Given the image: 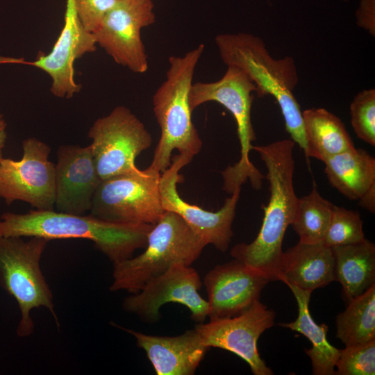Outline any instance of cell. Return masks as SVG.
<instances>
[{
	"instance_id": "4",
	"label": "cell",
	"mask_w": 375,
	"mask_h": 375,
	"mask_svg": "<svg viewBox=\"0 0 375 375\" xmlns=\"http://www.w3.org/2000/svg\"><path fill=\"white\" fill-rule=\"evenodd\" d=\"M204 49V44H200L183 56L169 57L165 80L153 96V110L161 135L150 167L160 173L169 167L174 149L193 158L202 147L192 119L189 93Z\"/></svg>"
},
{
	"instance_id": "6",
	"label": "cell",
	"mask_w": 375,
	"mask_h": 375,
	"mask_svg": "<svg viewBox=\"0 0 375 375\" xmlns=\"http://www.w3.org/2000/svg\"><path fill=\"white\" fill-rule=\"evenodd\" d=\"M254 92H257V88L244 71L235 66H227L219 80L192 83L189 93V104L192 112L201 104L215 101L228 110L236 122L240 158L238 162L221 172L223 190L231 194L241 190L242 185L248 179L253 188L258 190L262 186L263 175L249 158L252 142L256 140L251 116Z\"/></svg>"
},
{
	"instance_id": "13",
	"label": "cell",
	"mask_w": 375,
	"mask_h": 375,
	"mask_svg": "<svg viewBox=\"0 0 375 375\" xmlns=\"http://www.w3.org/2000/svg\"><path fill=\"white\" fill-rule=\"evenodd\" d=\"M192 158L185 154L174 156L169 167L160 175L159 190L162 207L165 211L178 215L206 245L212 244L217 250L224 252L233 235L232 224L240 190H235L226 199L222 207L216 212L185 201L177 191L176 185L181 181V176L178 172Z\"/></svg>"
},
{
	"instance_id": "9",
	"label": "cell",
	"mask_w": 375,
	"mask_h": 375,
	"mask_svg": "<svg viewBox=\"0 0 375 375\" xmlns=\"http://www.w3.org/2000/svg\"><path fill=\"white\" fill-rule=\"evenodd\" d=\"M96 168L102 180L140 171L138 156L152 143L150 133L132 111L115 107L108 115L94 121L88 131Z\"/></svg>"
},
{
	"instance_id": "27",
	"label": "cell",
	"mask_w": 375,
	"mask_h": 375,
	"mask_svg": "<svg viewBox=\"0 0 375 375\" xmlns=\"http://www.w3.org/2000/svg\"><path fill=\"white\" fill-rule=\"evenodd\" d=\"M351 123L358 138L375 145V90L359 92L350 105Z\"/></svg>"
},
{
	"instance_id": "21",
	"label": "cell",
	"mask_w": 375,
	"mask_h": 375,
	"mask_svg": "<svg viewBox=\"0 0 375 375\" xmlns=\"http://www.w3.org/2000/svg\"><path fill=\"white\" fill-rule=\"evenodd\" d=\"M286 285L297 302L298 316L294 322H281L278 325L299 332L310 341L312 347L304 351L310 359L312 374H335V363L340 349L328 342L326 338L328 327L325 324H317L310 313L309 302L312 292L302 290L292 284Z\"/></svg>"
},
{
	"instance_id": "12",
	"label": "cell",
	"mask_w": 375,
	"mask_h": 375,
	"mask_svg": "<svg viewBox=\"0 0 375 375\" xmlns=\"http://www.w3.org/2000/svg\"><path fill=\"white\" fill-rule=\"evenodd\" d=\"M201 286L196 269L183 263H175L164 273L148 281L139 292L126 297L122 307L144 322L153 324L160 319V309L164 304L178 303L189 309L194 322L202 323L208 317V303L199 293Z\"/></svg>"
},
{
	"instance_id": "19",
	"label": "cell",
	"mask_w": 375,
	"mask_h": 375,
	"mask_svg": "<svg viewBox=\"0 0 375 375\" xmlns=\"http://www.w3.org/2000/svg\"><path fill=\"white\" fill-rule=\"evenodd\" d=\"M276 281L312 292L335 281L331 248L299 242L283 253Z\"/></svg>"
},
{
	"instance_id": "22",
	"label": "cell",
	"mask_w": 375,
	"mask_h": 375,
	"mask_svg": "<svg viewBox=\"0 0 375 375\" xmlns=\"http://www.w3.org/2000/svg\"><path fill=\"white\" fill-rule=\"evenodd\" d=\"M330 184L350 200H358L375 183V158L356 147L323 162Z\"/></svg>"
},
{
	"instance_id": "1",
	"label": "cell",
	"mask_w": 375,
	"mask_h": 375,
	"mask_svg": "<svg viewBox=\"0 0 375 375\" xmlns=\"http://www.w3.org/2000/svg\"><path fill=\"white\" fill-rule=\"evenodd\" d=\"M292 140H282L267 145L253 146L267 170L269 199L263 207L260 229L249 244L239 243L231 251V256L271 281H276L283 253L285 231L294 217L298 199L294 188V159Z\"/></svg>"
},
{
	"instance_id": "11",
	"label": "cell",
	"mask_w": 375,
	"mask_h": 375,
	"mask_svg": "<svg viewBox=\"0 0 375 375\" xmlns=\"http://www.w3.org/2000/svg\"><path fill=\"white\" fill-rule=\"evenodd\" d=\"M155 22L152 0H117L93 34L97 44L116 63L143 74L149 62L141 31Z\"/></svg>"
},
{
	"instance_id": "28",
	"label": "cell",
	"mask_w": 375,
	"mask_h": 375,
	"mask_svg": "<svg viewBox=\"0 0 375 375\" xmlns=\"http://www.w3.org/2000/svg\"><path fill=\"white\" fill-rule=\"evenodd\" d=\"M335 367L339 375H374L375 340L340 349Z\"/></svg>"
},
{
	"instance_id": "32",
	"label": "cell",
	"mask_w": 375,
	"mask_h": 375,
	"mask_svg": "<svg viewBox=\"0 0 375 375\" xmlns=\"http://www.w3.org/2000/svg\"><path fill=\"white\" fill-rule=\"evenodd\" d=\"M7 140V124L3 115L0 112V160L3 157V151Z\"/></svg>"
},
{
	"instance_id": "3",
	"label": "cell",
	"mask_w": 375,
	"mask_h": 375,
	"mask_svg": "<svg viewBox=\"0 0 375 375\" xmlns=\"http://www.w3.org/2000/svg\"><path fill=\"white\" fill-rule=\"evenodd\" d=\"M215 40L225 65L244 71L256 85L259 97L271 95L276 99L286 131L307 158L302 112L293 94L299 81L294 59L289 56L274 58L263 40L251 33L219 34Z\"/></svg>"
},
{
	"instance_id": "30",
	"label": "cell",
	"mask_w": 375,
	"mask_h": 375,
	"mask_svg": "<svg viewBox=\"0 0 375 375\" xmlns=\"http://www.w3.org/2000/svg\"><path fill=\"white\" fill-rule=\"evenodd\" d=\"M356 17L358 26L375 36V0H360Z\"/></svg>"
},
{
	"instance_id": "29",
	"label": "cell",
	"mask_w": 375,
	"mask_h": 375,
	"mask_svg": "<svg viewBox=\"0 0 375 375\" xmlns=\"http://www.w3.org/2000/svg\"><path fill=\"white\" fill-rule=\"evenodd\" d=\"M78 18L84 28L94 33L117 0H74Z\"/></svg>"
},
{
	"instance_id": "23",
	"label": "cell",
	"mask_w": 375,
	"mask_h": 375,
	"mask_svg": "<svg viewBox=\"0 0 375 375\" xmlns=\"http://www.w3.org/2000/svg\"><path fill=\"white\" fill-rule=\"evenodd\" d=\"M307 159L322 162L354 148L353 142L341 119L322 108H311L302 112Z\"/></svg>"
},
{
	"instance_id": "7",
	"label": "cell",
	"mask_w": 375,
	"mask_h": 375,
	"mask_svg": "<svg viewBox=\"0 0 375 375\" xmlns=\"http://www.w3.org/2000/svg\"><path fill=\"white\" fill-rule=\"evenodd\" d=\"M49 240L40 237L0 235V286L17 301L20 319L17 335L24 338L33 333L31 315L33 308L44 307L59 322L52 292L40 268V260Z\"/></svg>"
},
{
	"instance_id": "2",
	"label": "cell",
	"mask_w": 375,
	"mask_h": 375,
	"mask_svg": "<svg viewBox=\"0 0 375 375\" xmlns=\"http://www.w3.org/2000/svg\"><path fill=\"white\" fill-rule=\"evenodd\" d=\"M153 224L107 222L90 214L73 215L53 210H30L26 213L4 212L0 216V235L23 238L85 239L112 262L133 256L145 248Z\"/></svg>"
},
{
	"instance_id": "20",
	"label": "cell",
	"mask_w": 375,
	"mask_h": 375,
	"mask_svg": "<svg viewBox=\"0 0 375 375\" xmlns=\"http://www.w3.org/2000/svg\"><path fill=\"white\" fill-rule=\"evenodd\" d=\"M335 281L342 286L346 301L375 285V245L366 238L360 242L331 248Z\"/></svg>"
},
{
	"instance_id": "24",
	"label": "cell",
	"mask_w": 375,
	"mask_h": 375,
	"mask_svg": "<svg viewBox=\"0 0 375 375\" xmlns=\"http://www.w3.org/2000/svg\"><path fill=\"white\" fill-rule=\"evenodd\" d=\"M336 317V336L345 347L375 340V285L349 301Z\"/></svg>"
},
{
	"instance_id": "15",
	"label": "cell",
	"mask_w": 375,
	"mask_h": 375,
	"mask_svg": "<svg viewBox=\"0 0 375 375\" xmlns=\"http://www.w3.org/2000/svg\"><path fill=\"white\" fill-rule=\"evenodd\" d=\"M97 47L94 34L87 31L78 18L74 0H66L64 25L49 53L40 52L31 61L1 58L0 63L24 64L44 71L51 79V94L58 98L70 99L81 89L75 78L76 60L94 52Z\"/></svg>"
},
{
	"instance_id": "26",
	"label": "cell",
	"mask_w": 375,
	"mask_h": 375,
	"mask_svg": "<svg viewBox=\"0 0 375 375\" xmlns=\"http://www.w3.org/2000/svg\"><path fill=\"white\" fill-rule=\"evenodd\" d=\"M365 239L359 212L333 205L330 224L322 243L332 248L356 243Z\"/></svg>"
},
{
	"instance_id": "16",
	"label": "cell",
	"mask_w": 375,
	"mask_h": 375,
	"mask_svg": "<svg viewBox=\"0 0 375 375\" xmlns=\"http://www.w3.org/2000/svg\"><path fill=\"white\" fill-rule=\"evenodd\" d=\"M270 281L235 259L215 266L204 277L210 320L236 316L260 299Z\"/></svg>"
},
{
	"instance_id": "10",
	"label": "cell",
	"mask_w": 375,
	"mask_h": 375,
	"mask_svg": "<svg viewBox=\"0 0 375 375\" xmlns=\"http://www.w3.org/2000/svg\"><path fill=\"white\" fill-rule=\"evenodd\" d=\"M22 149L21 159L0 160V198L7 205L21 201L36 210H54L56 172L49 160L51 147L32 137L22 142Z\"/></svg>"
},
{
	"instance_id": "14",
	"label": "cell",
	"mask_w": 375,
	"mask_h": 375,
	"mask_svg": "<svg viewBox=\"0 0 375 375\" xmlns=\"http://www.w3.org/2000/svg\"><path fill=\"white\" fill-rule=\"evenodd\" d=\"M275 312L259 300L239 315L197 323L194 326L203 345L229 351L246 361L254 375H272L260 358L257 342L274 324Z\"/></svg>"
},
{
	"instance_id": "25",
	"label": "cell",
	"mask_w": 375,
	"mask_h": 375,
	"mask_svg": "<svg viewBox=\"0 0 375 375\" xmlns=\"http://www.w3.org/2000/svg\"><path fill=\"white\" fill-rule=\"evenodd\" d=\"M333 205L321 196L316 187H313L308 194L299 198L291 226L298 235L299 242H323L331 219Z\"/></svg>"
},
{
	"instance_id": "17",
	"label": "cell",
	"mask_w": 375,
	"mask_h": 375,
	"mask_svg": "<svg viewBox=\"0 0 375 375\" xmlns=\"http://www.w3.org/2000/svg\"><path fill=\"white\" fill-rule=\"evenodd\" d=\"M56 211L85 215L90 211L94 193L101 181L90 145H60L56 153Z\"/></svg>"
},
{
	"instance_id": "5",
	"label": "cell",
	"mask_w": 375,
	"mask_h": 375,
	"mask_svg": "<svg viewBox=\"0 0 375 375\" xmlns=\"http://www.w3.org/2000/svg\"><path fill=\"white\" fill-rule=\"evenodd\" d=\"M206 246L178 215L165 211L149 232L143 253L113 263V281L109 290L136 293L174 264L190 266Z\"/></svg>"
},
{
	"instance_id": "8",
	"label": "cell",
	"mask_w": 375,
	"mask_h": 375,
	"mask_svg": "<svg viewBox=\"0 0 375 375\" xmlns=\"http://www.w3.org/2000/svg\"><path fill=\"white\" fill-rule=\"evenodd\" d=\"M160 175L149 166L102 180L90 214L113 223L155 224L165 212L159 190Z\"/></svg>"
},
{
	"instance_id": "18",
	"label": "cell",
	"mask_w": 375,
	"mask_h": 375,
	"mask_svg": "<svg viewBox=\"0 0 375 375\" xmlns=\"http://www.w3.org/2000/svg\"><path fill=\"white\" fill-rule=\"evenodd\" d=\"M135 339L158 375H192L210 349L192 328L176 336L147 335L124 328Z\"/></svg>"
},
{
	"instance_id": "31",
	"label": "cell",
	"mask_w": 375,
	"mask_h": 375,
	"mask_svg": "<svg viewBox=\"0 0 375 375\" xmlns=\"http://www.w3.org/2000/svg\"><path fill=\"white\" fill-rule=\"evenodd\" d=\"M359 205L370 212H375V183L371 185L358 199Z\"/></svg>"
}]
</instances>
